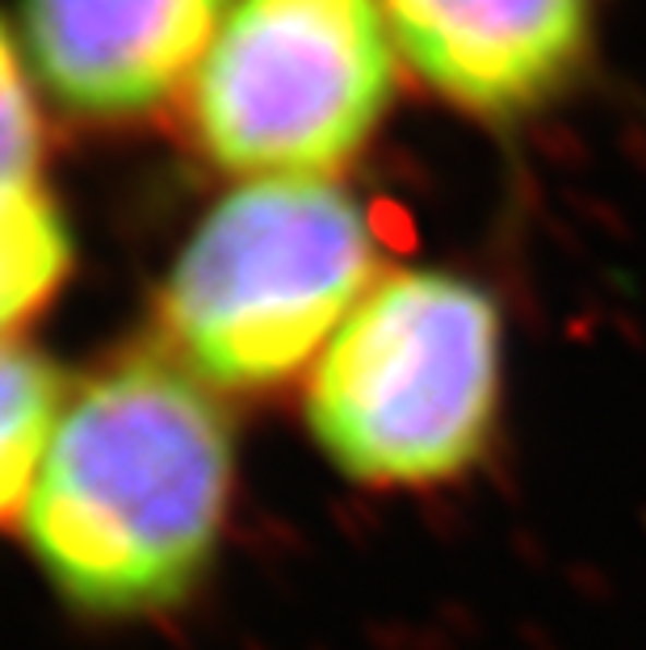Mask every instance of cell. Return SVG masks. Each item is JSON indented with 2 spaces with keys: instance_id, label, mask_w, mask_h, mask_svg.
<instances>
[{
  "instance_id": "1",
  "label": "cell",
  "mask_w": 646,
  "mask_h": 650,
  "mask_svg": "<svg viewBox=\"0 0 646 650\" xmlns=\"http://www.w3.org/2000/svg\"><path fill=\"white\" fill-rule=\"evenodd\" d=\"M231 495L236 429L223 395L152 340L68 390L22 533L76 613L156 617L206 583Z\"/></svg>"
},
{
  "instance_id": "2",
  "label": "cell",
  "mask_w": 646,
  "mask_h": 650,
  "mask_svg": "<svg viewBox=\"0 0 646 650\" xmlns=\"http://www.w3.org/2000/svg\"><path fill=\"white\" fill-rule=\"evenodd\" d=\"M378 277L374 222L340 181H243L164 273L156 345L215 395H273L311 374Z\"/></svg>"
},
{
  "instance_id": "3",
  "label": "cell",
  "mask_w": 646,
  "mask_h": 650,
  "mask_svg": "<svg viewBox=\"0 0 646 650\" xmlns=\"http://www.w3.org/2000/svg\"><path fill=\"white\" fill-rule=\"evenodd\" d=\"M504 399V315L450 269H391L307 374L302 411L336 474L370 491L466 479Z\"/></svg>"
},
{
  "instance_id": "4",
  "label": "cell",
  "mask_w": 646,
  "mask_h": 650,
  "mask_svg": "<svg viewBox=\"0 0 646 650\" xmlns=\"http://www.w3.org/2000/svg\"><path fill=\"white\" fill-rule=\"evenodd\" d=\"M395 76L382 0H236L189 88V131L243 181H336L382 131Z\"/></svg>"
},
{
  "instance_id": "5",
  "label": "cell",
  "mask_w": 646,
  "mask_h": 650,
  "mask_svg": "<svg viewBox=\"0 0 646 650\" xmlns=\"http://www.w3.org/2000/svg\"><path fill=\"white\" fill-rule=\"evenodd\" d=\"M411 76L487 127L559 106L593 63L596 0H382Z\"/></svg>"
},
{
  "instance_id": "6",
  "label": "cell",
  "mask_w": 646,
  "mask_h": 650,
  "mask_svg": "<svg viewBox=\"0 0 646 650\" xmlns=\"http://www.w3.org/2000/svg\"><path fill=\"white\" fill-rule=\"evenodd\" d=\"M236 0H22L34 84L93 127H131L193 88Z\"/></svg>"
},
{
  "instance_id": "7",
  "label": "cell",
  "mask_w": 646,
  "mask_h": 650,
  "mask_svg": "<svg viewBox=\"0 0 646 650\" xmlns=\"http://www.w3.org/2000/svg\"><path fill=\"white\" fill-rule=\"evenodd\" d=\"M63 404L68 382L51 357L0 340V529L26 516Z\"/></svg>"
},
{
  "instance_id": "8",
  "label": "cell",
  "mask_w": 646,
  "mask_h": 650,
  "mask_svg": "<svg viewBox=\"0 0 646 650\" xmlns=\"http://www.w3.org/2000/svg\"><path fill=\"white\" fill-rule=\"evenodd\" d=\"M76 244L47 190L0 210V340H17L68 286Z\"/></svg>"
},
{
  "instance_id": "9",
  "label": "cell",
  "mask_w": 646,
  "mask_h": 650,
  "mask_svg": "<svg viewBox=\"0 0 646 650\" xmlns=\"http://www.w3.org/2000/svg\"><path fill=\"white\" fill-rule=\"evenodd\" d=\"M43 109L34 97V72L17 38L0 17V210L43 193Z\"/></svg>"
}]
</instances>
